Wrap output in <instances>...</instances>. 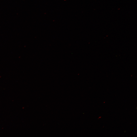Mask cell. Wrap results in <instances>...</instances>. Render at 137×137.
<instances>
[{"label": "cell", "instance_id": "obj_1", "mask_svg": "<svg viewBox=\"0 0 137 137\" xmlns=\"http://www.w3.org/2000/svg\"></svg>", "mask_w": 137, "mask_h": 137}]
</instances>
